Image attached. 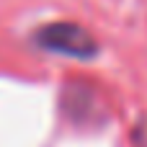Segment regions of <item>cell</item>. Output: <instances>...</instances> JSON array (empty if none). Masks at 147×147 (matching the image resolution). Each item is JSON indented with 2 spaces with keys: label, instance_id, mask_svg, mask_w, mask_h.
Returning a JSON list of instances; mask_svg holds the SVG:
<instances>
[{
  "label": "cell",
  "instance_id": "2",
  "mask_svg": "<svg viewBox=\"0 0 147 147\" xmlns=\"http://www.w3.org/2000/svg\"><path fill=\"white\" fill-rule=\"evenodd\" d=\"M62 109H65V116L72 119L75 124H93L103 114L96 93L88 85H83V83L65 85V90H62Z\"/></svg>",
  "mask_w": 147,
  "mask_h": 147
},
{
  "label": "cell",
  "instance_id": "1",
  "mask_svg": "<svg viewBox=\"0 0 147 147\" xmlns=\"http://www.w3.org/2000/svg\"><path fill=\"white\" fill-rule=\"evenodd\" d=\"M34 44L47 49V52L75 57V59H93L98 54L96 39L78 23H49V26H41L34 34Z\"/></svg>",
  "mask_w": 147,
  "mask_h": 147
}]
</instances>
